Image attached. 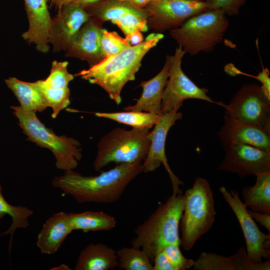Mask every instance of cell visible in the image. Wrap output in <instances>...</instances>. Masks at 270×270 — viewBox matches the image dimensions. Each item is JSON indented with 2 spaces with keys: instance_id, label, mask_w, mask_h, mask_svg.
Instances as JSON below:
<instances>
[{
  "instance_id": "cell-1",
  "label": "cell",
  "mask_w": 270,
  "mask_h": 270,
  "mask_svg": "<svg viewBox=\"0 0 270 270\" xmlns=\"http://www.w3.org/2000/svg\"><path fill=\"white\" fill-rule=\"evenodd\" d=\"M54 178L52 186L78 203L112 204L118 200L129 184L143 172L142 162L117 164L97 176H85L72 170Z\"/></svg>"
},
{
  "instance_id": "cell-2",
  "label": "cell",
  "mask_w": 270,
  "mask_h": 270,
  "mask_svg": "<svg viewBox=\"0 0 270 270\" xmlns=\"http://www.w3.org/2000/svg\"><path fill=\"white\" fill-rule=\"evenodd\" d=\"M164 37L162 34H150L141 43L130 46L117 54L106 58L98 64L74 76L100 86L118 105L122 101V88L128 82L135 80L144 56Z\"/></svg>"
},
{
  "instance_id": "cell-3",
  "label": "cell",
  "mask_w": 270,
  "mask_h": 270,
  "mask_svg": "<svg viewBox=\"0 0 270 270\" xmlns=\"http://www.w3.org/2000/svg\"><path fill=\"white\" fill-rule=\"evenodd\" d=\"M184 208L182 194L170 196L134 230L131 246L144 251L153 262L156 254L170 244L180 245L179 226Z\"/></svg>"
},
{
  "instance_id": "cell-4",
  "label": "cell",
  "mask_w": 270,
  "mask_h": 270,
  "mask_svg": "<svg viewBox=\"0 0 270 270\" xmlns=\"http://www.w3.org/2000/svg\"><path fill=\"white\" fill-rule=\"evenodd\" d=\"M184 196V208L179 226L180 244L188 250L211 228L216 212L213 192L206 178L197 177Z\"/></svg>"
},
{
  "instance_id": "cell-5",
  "label": "cell",
  "mask_w": 270,
  "mask_h": 270,
  "mask_svg": "<svg viewBox=\"0 0 270 270\" xmlns=\"http://www.w3.org/2000/svg\"><path fill=\"white\" fill-rule=\"evenodd\" d=\"M18 125L28 136L27 140L49 149L55 156L56 167L64 171L74 170L82 158L80 142L64 135L58 136L46 127L33 111L20 106H11Z\"/></svg>"
},
{
  "instance_id": "cell-6",
  "label": "cell",
  "mask_w": 270,
  "mask_h": 270,
  "mask_svg": "<svg viewBox=\"0 0 270 270\" xmlns=\"http://www.w3.org/2000/svg\"><path fill=\"white\" fill-rule=\"evenodd\" d=\"M226 16L221 10H208L170 30V36L192 56L210 52L222 41L228 28Z\"/></svg>"
},
{
  "instance_id": "cell-7",
  "label": "cell",
  "mask_w": 270,
  "mask_h": 270,
  "mask_svg": "<svg viewBox=\"0 0 270 270\" xmlns=\"http://www.w3.org/2000/svg\"><path fill=\"white\" fill-rule=\"evenodd\" d=\"M151 144L150 131L143 128L130 130L116 128L103 136L98 144L93 163L96 171L111 162L116 164L144 161Z\"/></svg>"
},
{
  "instance_id": "cell-8",
  "label": "cell",
  "mask_w": 270,
  "mask_h": 270,
  "mask_svg": "<svg viewBox=\"0 0 270 270\" xmlns=\"http://www.w3.org/2000/svg\"><path fill=\"white\" fill-rule=\"evenodd\" d=\"M219 105L225 108V114L270 134V98L258 84L242 86L228 104L219 102Z\"/></svg>"
},
{
  "instance_id": "cell-9",
  "label": "cell",
  "mask_w": 270,
  "mask_h": 270,
  "mask_svg": "<svg viewBox=\"0 0 270 270\" xmlns=\"http://www.w3.org/2000/svg\"><path fill=\"white\" fill-rule=\"evenodd\" d=\"M148 28L160 33L180 26L190 18L208 10L204 0H162L144 8Z\"/></svg>"
},
{
  "instance_id": "cell-10",
  "label": "cell",
  "mask_w": 270,
  "mask_h": 270,
  "mask_svg": "<svg viewBox=\"0 0 270 270\" xmlns=\"http://www.w3.org/2000/svg\"><path fill=\"white\" fill-rule=\"evenodd\" d=\"M186 52L178 46L170 56L168 78L163 94L161 114L170 112L178 106H182L187 99H198L214 102L207 95L208 90L196 86L184 73L182 61Z\"/></svg>"
},
{
  "instance_id": "cell-11",
  "label": "cell",
  "mask_w": 270,
  "mask_h": 270,
  "mask_svg": "<svg viewBox=\"0 0 270 270\" xmlns=\"http://www.w3.org/2000/svg\"><path fill=\"white\" fill-rule=\"evenodd\" d=\"M220 192L233 210L242 230L246 243V252L249 259L261 262L262 258H270V232H262L250 214L246 204L240 199L236 190L230 192L223 186Z\"/></svg>"
},
{
  "instance_id": "cell-12",
  "label": "cell",
  "mask_w": 270,
  "mask_h": 270,
  "mask_svg": "<svg viewBox=\"0 0 270 270\" xmlns=\"http://www.w3.org/2000/svg\"><path fill=\"white\" fill-rule=\"evenodd\" d=\"M182 106H178L168 112L160 114L150 131L151 144L147 156L142 163L143 172H152L163 164L170 178L172 194H182L180 188L182 182L174 174L168 162L165 153V144L168 134L176 122L182 118V114L178 112Z\"/></svg>"
},
{
  "instance_id": "cell-13",
  "label": "cell",
  "mask_w": 270,
  "mask_h": 270,
  "mask_svg": "<svg viewBox=\"0 0 270 270\" xmlns=\"http://www.w3.org/2000/svg\"><path fill=\"white\" fill-rule=\"evenodd\" d=\"M226 155L218 167L240 178L270 171V152L245 144H234L224 150Z\"/></svg>"
},
{
  "instance_id": "cell-14",
  "label": "cell",
  "mask_w": 270,
  "mask_h": 270,
  "mask_svg": "<svg viewBox=\"0 0 270 270\" xmlns=\"http://www.w3.org/2000/svg\"><path fill=\"white\" fill-rule=\"evenodd\" d=\"M89 18L82 7L70 2L60 9L52 19L49 30L48 42L53 52L66 50L72 38Z\"/></svg>"
},
{
  "instance_id": "cell-15",
  "label": "cell",
  "mask_w": 270,
  "mask_h": 270,
  "mask_svg": "<svg viewBox=\"0 0 270 270\" xmlns=\"http://www.w3.org/2000/svg\"><path fill=\"white\" fill-rule=\"evenodd\" d=\"M68 62H52L49 76L44 80L35 82L46 100L48 107L52 108V118H56L59 112L70 104L69 82L74 76L68 70Z\"/></svg>"
},
{
  "instance_id": "cell-16",
  "label": "cell",
  "mask_w": 270,
  "mask_h": 270,
  "mask_svg": "<svg viewBox=\"0 0 270 270\" xmlns=\"http://www.w3.org/2000/svg\"><path fill=\"white\" fill-rule=\"evenodd\" d=\"M102 24L90 18L72 39L66 56L86 61L90 67L103 60L106 58L100 44Z\"/></svg>"
},
{
  "instance_id": "cell-17",
  "label": "cell",
  "mask_w": 270,
  "mask_h": 270,
  "mask_svg": "<svg viewBox=\"0 0 270 270\" xmlns=\"http://www.w3.org/2000/svg\"><path fill=\"white\" fill-rule=\"evenodd\" d=\"M218 134L224 150L234 144L252 146L270 152V134L258 127L234 119L228 115Z\"/></svg>"
},
{
  "instance_id": "cell-18",
  "label": "cell",
  "mask_w": 270,
  "mask_h": 270,
  "mask_svg": "<svg viewBox=\"0 0 270 270\" xmlns=\"http://www.w3.org/2000/svg\"><path fill=\"white\" fill-rule=\"evenodd\" d=\"M28 20V28L22 34L23 38L34 44L43 53L49 51L48 36L52 19L48 8V0H24Z\"/></svg>"
},
{
  "instance_id": "cell-19",
  "label": "cell",
  "mask_w": 270,
  "mask_h": 270,
  "mask_svg": "<svg viewBox=\"0 0 270 270\" xmlns=\"http://www.w3.org/2000/svg\"><path fill=\"white\" fill-rule=\"evenodd\" d=\"M195 270H270V260L254 262L248 256L242 246L230 256H223L214 253L202 252L194 261Z\"/></svg>"
},
{
  "instance_id": "cell-20",
  "label": "cell",
  "mask_w": 270,
  "mask_h": 270,
  "mask_svg": "<svg viewBox=\"0 0 270 270\" xmlns=\"http://www.w3.org/2000/svg\"><path fill=\"white\" fill-rule=\"evenodd\" d=\"M170 64V56L167 55L162 70L151 79L140 82V86L142 88V92L140 96L136 100V104L126 106L124 110L160 114L163 94L168 78Z\"/></svg>"
},
{
  "instance_id": "cell-21",
  "label": "cell",
  "mask_w": 270,
  "mask_h": 270,
  "mask_svg": "<svg viewBox=\"0 0 270 270\" xmlns=\"http://www.w3.org/2000/svg\"><path fill=\"white\" fill-rule=\"evenodd\" d=\"M73 230L68 213L56 212L42 224L37 236L36 246L42 254H54Z\"/></svg>"
},
{
  "instance_id": "cell-22",
  "label": "cell",
  "mask_w": 270,
  "mask_h": 270,
  "mask_svg": "<svg viewBox=\"0 0 270 270\" xmlns=\"http://www.w3.org/2000/svg\"><path fill=\"white\" fill-rule=\"evenodd\" d=\"M116 250L101 243H90L80 252L76 270H109L118 267Z\"/></svg>"
},
{
  "instance_id": "cell-23",
  "label": "cell",
  "mask_w": 270,
  "mask_h": 270,
  "mask_svg": "<svg viewBox=\"0 0 270 270\" xmlns=\"http://www.w3.org/2000/svg\"><path fill=\"white\" fill-rule=\"evenodd\" d=\"M4 82L22 108L41 112L48 107L46 100L35 82H26L14 77H10L4 80Z\"/></svg>"
},
{
  "instance_id": "cell-24",
  "label": "cell",
  "mask_w": 270,
  "mask_h": 270,
  "mask_svg": "<svg viewBox=\"0 0 270 270\" xmlns=\"http://www.w3.org/2000/svg\"><path fill=\"white\" fill-rule=\"evenodd\" d=\"M253 186L242 190L244 203L252 211L270 214V171L258 173Z\"/></svg>"
},
{
  "instance_id": "cell-25",
  "label": "cell",
  "mask_w": 270,
  "mask_h": 270,
  "mask_svg": "<svg viewBox=\"0 0 270 270\" xmlns=\"http://www.w3.org/2000/svg\"><path fill=\"white\" fill-rule=\"evenodd\" d=\"M90 18L100 22L120 18L127 12L142 14L146 16L144 10L136 9L126 2L120 0H102L83 8Z\"/></svg>"
},
{
  "instance_id": "cell-26",
  "label": "cell",
  "mask_w": 270,
  "mask_h": 270,
  "mask_svg": "<svg viewBox=\"0 0 270 270\" xmlns=\"http://www.w3.org/2000/svg\"><path fill=\"white\" fill-rule=\"evenodd\" d=\"M73 230L89 231L110 230L116 224L115 218L102 211H85L68 212Z\"/></svg>"
},
{
  "instance_id": "cell-27",
  "label": "cell",
  "mask_w": 270,
  "mask_h": 270,
  "mask_svg": "<svg viewBox=\"0 0 270 270\" xmlns=\"http://www.w3.org/2000/svg\"><path fill=\"white\" fill-rule=\"evenodd\" d=\"M33 214V210L27 207L22 206H12L8 202L2 194V187L0 184V219L8 214L12 220V224L9 228L1 234V236L10 235L8 247L10 252L15 231L18 228H26L29 225L28 218Z\"/></svg>"
},
{
  "instance_id": "cell-28",
  "label": "cell",
  "mask_w": 270,
  "mask_h": 270,
  "mask_svg": "<svg viewBox=\"0 0 270 270\" xmlns=\"http://www.w3.org/2000/svg\"><path fill=\"white\" fill-rule=\"evenodd\" d=\"M98 117L108 118L119 123L130 126L132 128L150 129L156 122L159 115L150 112L126 111L115 112H96Z\"/></svg>"
},
{
  "instance_id": "cell-29",
  "label": "cell",
  "mask_w": 270,
  "mask_h": 270,
  "mask_svg": "<svg viewBox=\"0 0 270 270\" xmlns=\"http://www.w3.org/2000/svg\"><path fill=\"white\" fill-rule=\"evenodd\" d=\"M118 267L126 270H153V264L147 254L134 246L124 247L116 250Z\"/></svg>"
},
{
  "instance_id": "cell-30",
  "label": "cell",
  "mask_w": 270,
  "mask_h": 270,
  "mask_svg": "<svg viewBox=\"0 0 270 270\" xmlns=\"http://www.w3.org/2000/svg\"><path fill=\"white\" fill-rule=\"evenodd\" d=\"M102 49L105 58L117 54L131 45L116 32H108L103 28L100 38Z\"/></svg>"
},
{
  "instance_id": "cell-31",
  "label": "cell",
  "mask_w": 270,
  "mask_h": 270,
  "mask_svg": "<svg viewBox=\"0 0 270 270\" xmlns=\"http://www.w3.org/2000/svg\"><path fill=\"white\" fill-rule=\"evenodd\" d=\"M112 22L121 30L125 36L138 30L146 32L148 29L146 16L142 14L125 13Z\"/></svg>"
},
{
  "instance_id": "cell-32",
  "label": "cell",
  "mask_w": 270,
  "mask_h": 270,
  "mask_svg": "<svg viewBox=\"0 0 270 270\" xmlns=\"http://www.w3.org/2000/svg\"><path fill=\"white\" fill-rule=\"evenodd\" d=\"M180 244H170L163 251L175 268V270H185L193 267L194 260L184 257L180 249Z\"/></svg>"
},
{
  "instance_id": "cell-33",
  "label": "cell",
  "mask_w": 270,
  "mask_h": 270,
  "mask_svg": "<svg viewBox=\"0 0 270 270\" xmlns=\"http://www.w3.org/2000/svg\"><path fill=\"white\" fill-rule=\"evenodd\" d=\"M248 0H207L205 1L208 10H218L226 15L238 14L240 8Z\"/></svg>"
},
{
  "instance_id": "cell-34",
  "label": "cell",
  "mask_w": 270,
  "mask_h": 270,
  "mask_svg": "<svg viewBox=\"0 0 270 270\" xmlns=\"http://www.w3.org/2000/svg\"><path fill=\"white\" fill-rule=\"evenodd\" d=\"M153 262V270H175L174 267L163 250L156 254Z\"/></svg>"
},
{
  "instance_id": "cell-35",
  "label": "cell",
  "mask_w": 270,
  "mask_h": 270,
  "mask_svg": "<svg viewBox=\"0 0 270 270\" xmlns=\"http://www.w3.org/2000/svg\"><path fill=\"white\" fill-rule=\"evenodd\" d=\"M258 80L262 84L261 87L266 96L270 98V78L269 70L266 68H263L262 72L256 76H250Z\"/></svg>"
},
{
  "instance_id": "cell-36",
  "label": "cell",
  "mask_w": 270,
  "mask_h": 270,
  "mask_svg": "<svg viewBox=\"0 0 270 270\" xmlns=\"http://www.w3.org/2000/svg\"><path fill=\"white\" fill-rule=\"evenodd\" d=\"M254 220L266 228L270 232V214L262 213L248 210Z\"/></svg>"
},
{
  "instance_id": "cell-37",
  "label": "cell",
  "mask_w": 270,
  "mask_h": 270,
  "mask_svg": "<svg viewBox=\"0 0 270 270\" xmlns=\"http://www.w3.org/2000/svg\"><path fill=\"white\" fill-rule=\"evenodd\" d=\"M126 39L129 42L131 46L137 45L144 40V36L141 32L138 30L125 36Z\"/></svg>"
},
{
  "instance_id": "cell-38",
  "label": "cell",
  "mask_w": 270,
  "mask_h": 270,
  "mask_svg": "<svg viewBox=\"0 0 270 270\" xmlns=\"http://www.w3.org/2000/svg\"><path fill=\"white\" fill-rule=\"evenodd\" d=\"M129 4L134 8L142 10L150 2V0H120Z\"/></svg>"
},
{
  "instance_id": "cell-39",
  "label": "cell",
  "mask_w": 270,
  "mask_h": 270,
  "mask_svg": "<svg viewBox=\"0 0 270 270\" xmlns=\"http://www.w3.org/2000/svg\"><path fill=\"white\" fill-rule=\"evenodd\" d=\"M102 0H72L70 3L78 5L82 8L85 6L100 1Z\"/></svg>"
},
{
  "instance_id": "cell-40",
  "label": "cell",
  "mask_w": 270,
  "mask_h": 270,
  "mask_svg": "<svg viewBox=\"0 0 270 270\" xmlns=\"http://www.w3.org/2000/svg\"><path fill=\"white\" fill-rule=\"evenodd\" d=\"M52 4L60 9L64 5L70 2L72 0H50Z\"/></svg>"
},
{
  "instance_id": "cell-41",
  "label": "cell",
  "mask_w": 270,
  "mask_h": 270,
  "mask_svg": "<svg viewBox=\"0 0 270 270\" xmlns=\"http://www.w3.org/2000/svg\"><path fill=\"white\" fill-rule=\"evenodd\" d=\"M160 0H150V2L149 3H150V2H156L160 1ZM149 3H148V4H149Z\"/></svg>"
},
{
  "instance_id": "cell-42",
  "label": "cell",
  "mask_w": 270,
  "mask_h": 270,
  "mask_svg": "<svg viewBox=\"0 0 270 270\" xmlns=\"http://www.w3.org/2000/svg\"><path fill=\"white\" fill-rule=\"evenodd\" d=\"M204 0L206 1V0Z\"/></svg>"
}]
</instances>
